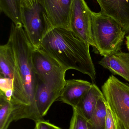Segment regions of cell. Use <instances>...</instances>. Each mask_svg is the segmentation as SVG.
I'll list each match as a JSON object with an SVG mask.
<instances>
[{"mask_svg": "<svg viewBox=\"0 0 129 129\" xmlns=\"http://www.w3.org/2000/svg\"><path fill=\"white\" fill-rule=\"evenodd\" d=\"M72 116L69 129H91L88 120L82 116L75 108H73Z\"/></svg>", "mask_w": 129, "mask_h": 129, "instance_id": "cell-17", "label": "cell"}, {"mask_svg": "<svg viewBox=\"0 0 129 129\" xmlns=\"http://www.w3.org/2000/svg\"><path fill=\"white\" fill-rule=\"evenodd\" d=\"M32 62L38 80L61 95L66 82L67 71L37 48L33 51Z\"/></svg>", "mask_w": 129, "mask_h": 129, "instance_id": "cell-5", "label": "cell"}, {"mask_svg": "<svg viewBox=\"0 0 129 129\" xmlns=\"http://www.w3.org/2000/svg\"><path fill=\"white\" fill-rule=\"evenodd\" d=\"M9 39L13 46L27 97L32 107L39 113L35 103L38 79L32 62L35 47L28 39L22 24L12 23Z\"/></svg>", "mask_w": 129, "mask_h": 129, "instance_id": "cell-2", "label": "cell"}, {"mask_svg": "<svg viewBox=\"0 0 129 129\" xmlns=\"http://www.w3.org/2000/svg\"><path fill=\"white\" fill-rule=\"evenodd\" d=\"M90 46L71 30L55 28L48 33L37 49L67 71L76 70L88 75L94 81L96 73L90 53Z\"/></svg>", "mask_w": 129, "mask_h": 129, "instance_id": "cell-1", "label": "cell"}, {"mask_svg": "<svg viewBox=\"0 0 129 129\" xmlns=\"http://www.w3.org/2000/svg\"><path fill=\"white\" fill-rule=\"evenodd\" d=\"M101 90L117 129H129V84L112 75L102 85Z\"/></svg>", "mask_w": 129, "mask_h": 129, "instance_id": "cell-4", "label": "cell"}, {"mask_svg": "<svg viewBox=\"0 0 129 129\" xmlns=\"http://www.w3.org/2000/svg\"><path fill=\"white\" fill-rule=\"evenodd\" d=\"M126 47L128 48V50L129 51V34L126 37Z\"/></svg>", "mask_w": 129, "mask_h": 129, "instance_id": "cell-21", "label": "cell"}, {"mask_svg": "<svg viewBox=\"0 0 129 129\" xmlns=\"http://www.w3.org/2000/svg\"><path fill=\"white\" fill-rule=\"evenodd\" d=\"M0 10L14 24H22L19 0H0Z\"/></svg>", "mask_w": 129, "mask_h": 129, "instance_id": "cell-15", "label": "cell"}, {"mask_svg": "<svg viewBox=\"0 0 129 129\" xmlns=\"http://www.w3.org/2000/svg\"><path fill=\"white\" fill-rule=\"evenodd\" d=\"M104 68L129 82V53L120 51L104 56L98 62Z\"/></svg>", "mask_w": 129, "mask_h": 129, "instance_id": "cell-11", "label": "cell"}, {"mask_svg": "<svg viewBox=\"0 0 129 129\" xmlns=\"http://www.w3.org/2000/svg\"><path fill=\"white\" fill-rule=\"evenodd\" d=\"M105 129H117L115 118L108 103Z\"/></svg>", "mask_w": 129, "mask_h": 129, "instance_id": "cell-18", "label": "cell"}, {"mask_svg": "<svg viewBox=\"0 0 129 129\" xmlns=\"http://www.w3.org/2000/svg\"><path fill=\"white\" fill-rule=\"evenodd\" d=\"M101 12L114 20L126 33L129 31V0H96Z\"/></svg>", "mask_w": 129, "mask_h": 129, "instance_id": "cell-9", "label": "cell"}, {"mask_svg": "<svg viewBox=\"0 0 129 129\" xmlns=\"http://www.w3.org/2000/svg\"><path fill=\"white\" fill-rule=\"evenodd\" d=\"M35 129H62L44 120L35 122Z\"/></svg>", "mask_w": 129, "mask_h": 129, "instance_id": "cell-19", "label": "cell"}, {"mask_svg": "<svg viewBox=\"0 0 129 129\" xmlns=\"http://www.w3.org/2000/svg\"><path fill=\"white\" fill-rule=\"evenodd\" d=\"M92 12L85 0H73L70 30L79 38L95 47L92 31Z\"/></svg>", "mask_w": 129, "mask_h": 129, "instance_id": "cell-7", "label": "cell"}, {"mask_svg": "<svg viewBox=\"0 0 129 129\" xmlns=\"http://www.w3.org/2000/svg\"><path fill=\"white\" fill-rule=\"evenodd\" d=\"M104 95L102 92L95 84L85 94L76 107L73 108L87 120L91 118L97 105L98 99Z\"/></svg>", "mask_w": 129, "mask_h": 129, "instance_id": "cell-13", "label": "cell"}, {"mask_svg": "<svg viewBox=\"0 0 129 129\" xmlns=\"http://www.w3.org/2000/svg\"><path fill=\"white\" fill-rule=\"evenodd\" d=\"M38 0H19L20 7L32 9L38 3Z\"/></svg>", "mask_w": 129, "mask_h": 129, "instance_id": "cell-20", "label": "cell"}, {"mask_svg": "<svg viewBox=\"0 0 129 129\" xmlns=\"http://www.w3.org/2000/svg\"><path fill=\"white\" fill-rule=\"evenodd\" d=\"M107 104L104 95L99 98L95 109L91 118L88 120L91 129L105 128Z\"/></svg>", "mask_w": 129, "mask_h": 129, "instance_id": "cell-14", "label": "cell"}, {"mask_svg": "<svg viewBox=\"0 0 129 129\" xmlns=\"http://www.w3.org/2000/svg\"><path fill=\"white\" fill-rule=\"evenodd\" d=\"M13 110L11 102L0 94V129H7L9 127Z\"/></svg>", "mask_w": 129, "mask_h": 129, "instance_id": "cell-16", "label": "cell"}, {"mask_svg": "<svg viewBox=\"0 0 129 129\" xmlns=\"http://www.w3.org/2000/svg\"><path fill=\"white\" fill-rule=\"evenodd\" d=\"M20 16L28 39L35 48H38L45 36L54 28L39 0L32 9L20 7Z\"/></svg>", "mask_w": 129, "mask_h": 129, "instance_id": "cell-6", "label": "cell"}, {"mask_svg": "<svg viewBox=\"0 0 129 129\" xmlns=\"http://www.w3.org/2000/svg\"><path fill=\"white\" fill-rule=\"evenodd\" d=\"M92 31L95 48L104 57L120 51L126 34L114 20L101 12H92Z\"/></svg>", "mask_w": 129, "mask_h": 129, "instance_id": "cell-3", "label": "cell"}, {"mask_svg": "<svg viewBox=\"0 0 129 129\" xmlns=\"http://www.w3.org/2000/svg\"><path fill=\"white\" fill-rule=\"evenodd\" d=\"M93 83L80 79L66 80L59 100L75 108Z\"/></svg>", "mask_w": 129, "mask_h": 129, "instance_id": "cell-10", "label": "cell"}, {"mask_svg": "<svg viewBox=\"0 0 129 129\" xmlns=\"http://www.w3.org/2000/svg\"><path fill=\"white\" fill-rule=\"evenodd\" d=\"M53 28L70 30V12L73 0H39Z\"/></svg>", "mask_w": 129, "mask_h": 129, "instance_id": "cell-8", "label": "cell"}, {"mask_svg": "<svg viewBox=\"0 0 129 129\" xmlns=\"http://www.w3.org/2000/svg\"><path fill=\"white\" fill-rule=\"evenodd\" d=\"M60 94L38 80L35 94V103L39 113L43 117Z\"/></svg>", "mask_w": 129, "mask_h": 129, "instance_id": "cell-12", "label": "cell"}]
</instances>
